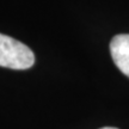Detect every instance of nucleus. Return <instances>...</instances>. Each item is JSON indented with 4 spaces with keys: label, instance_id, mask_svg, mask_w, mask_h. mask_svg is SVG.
I'll list each match as a JSON object with an SVG mask.
<instances>
[{
    "label": "nucleus",
    "instance_id": "nucleus-1",
    "mask_svg": "<svg viewBox=\"0 0 129 129\" xmlns=\"http://www.w3.org/2000/svg\"><path fill=\"white\" fill-rule=\"evenodd\" d=\"M35 63L32 50L24 43L0 34V66L11 69H28Z\"/></svg>",
    "mask_w": 129,
    "mask_h": 129
},
{
    "label": "nucleus",
    "instance_id": "nucleus-2",
    "mask_svg": "<svg viewBox=\"0 0 129 129\" xmlns=\"http://www.w3.org/2000/svg\"><path fill=\"white\" fill-rule=\"evenodd\" d=\"M110 54L117 68L129 78V34L116 35L111 40Z\"/></svg>",
    "mask_w": 129,
    "mask_h": 129
},
{
    "label": "nucleus",
    "instance_id": "nucleus-3",
    "mask_svg": "<svg viewBox=\"0 0 129 129\" xmlns=\"http://www.w3.org/2000/svg\"><path fill=\"white\" fill-rule=\"evenodd\" d=\"M101 129H118V128H115V127H104V128H101Z\"/></svg>",
    "mask_w": 129,
    "mask_h": 129
}]
</instances>
